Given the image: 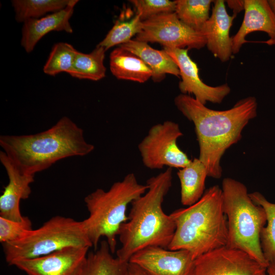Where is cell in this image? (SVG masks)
Returning <instances> with one entry per match:
<instances>
[{
  "label": "cell",
  "mask_w": 275,
  "mask_h": 275,
  "mask_svg": "<svg viewBox=\"0 0 275 275\" xmlns=\"http://www.w3.org/2000/svg\"><path fill=\"white\" fill-rule=\"evenodd\" d=\"M212 14L201 30L208 49L222 62L229 60L232 52V39L230 30L235 15L227 13L225 1H213Z\"/></svg>",
  "instance_id": "15"
},
{
  "label": "cell",
  "mask_w": 275,
  "mask_h": 275,
  "mask_svg": "<svg viewBox=\"0 0 275 275\" xmlns=\"http://www.w3.org/2000/svg\"><path fill=\"white\" fill-rule=\"evenodd\" d=\"M268 275H275V266L269 265L267 267Z\"/></svg>",
  "instance_id": "32"
},
{
  "label": "cell",
  "mask_w": 275,
  "mask_h": 275,
  "mask_svg": "<svg viewBox=\"0 0 275 275\" xmlns=\"http://www.w3.org/2000/svg\"><path fill=\"white\" fill-rule=\"evenodd\" d=\"M135 40L158 43L164 47L199 49L206 46V39L181 21L175 12L164 13L142 21L141 32Z\"/></svg>",
  "instance_id": "9"
},
{
  "label": "cell",
  "mask_w": 275,
  "mask_h": 275,
  "mask_svg": "<svg viewBox=\"0 0 275 275\" xmlns=\"http://www.w3.org/2000/svg\"><path fill=\"white\" fill-rule=\"evenodd\" d=\"M106 240L94 252H89L78 275H124L128 262L112 255Z\"/></svg>",
  "instance_id": "21"
},
{
  "label": "cell",
  "mask_w": 275,
  "mask_h": 275,
  "mask_svg": "<svg viewBox=\"0 0 275 275\" xmlns=\"http://www.w3.org/2000/svg\"><path fill=\"white\" fill-rule=\"evenodd\" d=\"M33 229L32 223L27 216L21 221L0 216V241L3 244L20 239Z\"/></svg>",
  "instance_id": "28"
},
{
  "label": "cell",
  "mask_w": 275,
  "mask_h": 275,
  "mask_svg": "<svg viewBox=\"0 0 275 275\" xmlns=\"http://www.w3.org/2000/svg\"><path fill=\"white\" fill-rule=\"evenodd\" d=\"M147 189V184H140L132 173L121 181L114 182L108 190L97 188L85 197L84 202L89 215L82 223L96 250L100 238L105 237L111 253L116 252L120 229L128 219V205Z\"/></svg>",
  "instance_id": "5"
},
{
  "label": "cell",
  "mask_w": 275,
  "mask_h": 275,
  "mask_svg": "<svg viewBox=\"0 0 275 275\" xmlns=\"http://www.w3.org/2000/svg\"><path fill=\"white\" fill-rule=\"evenodd\" d=\"M129 2L134 6L142 21L159 14L173 13L175 11V1L132 0Z\"/></svg>",
  "instance_id": "29"
},
{
  "label": "cell",
  "mask_w": 275,
  "mask_h": 275,
  "mask_svg": "<svg viewBox=\"0 0 275 275\" xmlns=\"http://www.w3.org/2000/svg\"><path fill=\"white\" fill-rule=\"evenodd\" d=\"M78 2L72 0L67 7L60 11L23 22L21 45L25 51L32 52L41 39L49 32L64 31L72 33L70 19Z\"/></svg>",
  "instance_id": "16"
},
{
  "label": "cell",
  "mask_w": 275,
  "mask_h": 275,
  "mask_svg": "<svg viewBox=\"0 0 275 275\" xmlns=\"http://www.w3.org/2000/svg\"><path fill=\"white\" fill-rule=\"evenodd\" d=\"M89 249L68 247L40 257L18 261L13 265L27 275H78Z\"/></svg>",
  "instance_id": "13"
},
{
  "label": "cell",
  "mask_w": 275,
  "mask_h": 275,
  "mask_svg": "<svg viewBox=\"0 0 275 275\" xmlns=\"http://www.w3.org/2000/svg\"><path fill=\"white\" fill-rule=\"evenodd\" d=\"M181 186V202L186 206L198 202L205 193V180L208 176L205 165L195 158L187 166L177 173Z\"/></svg>",
  "instance_id": "20"
},
{
  "label": "cell",
  "mask_w": 275,
  "mask_h": 275,
  "mask_svg": "<svg viewBox=\"0 0 275 275\" xmlns=\"http://www.w3.org/2000/svg\"><path fill=\"white\" fill-rule=\"evenodd\" d=\"M177 109L193 123L199 146V159L205 165L208 176L222 175L221 158L242 137V131L257 115L256 98L249 96L225 111L207 107L189 95L180 94L174 99Z\"/></svg>",
  "instance_id": "1"
},
{
  "label": "cell",
  "mask_w": 275,
  "mask_h": 275,
  "mask_svg": "<svg viewBox=\"0 0 275 275\" xmlns=\"http://www.w3.org/2000/svg\"><path fill=\"white\" fill-rule=\"evenodd\" d=\"M124 275H146L136 264L128 262Z\"/></svg>",
  "instance_id": "30"
},
{
  "label": "cell",
  "mask_w": 275,
  "mask_h": 275,
  "mask_svg": "<svg viewBox=\"0 0 275 275\" xmlns=\"http://www.w3.org/2000/svg\"><path fill=\"white\" fill-rule=\"evenodd\" d=\"M227 4L229 7L233 10L234 12V15L240 12L241 11L244 9V1H233L230 0L227 1Z\"/></svg>",
  "instance_id": "31"
},
{
  "label": "cell",
  "mask_w": 275,
  "mask_h": 275,
  "mask_svg": "<svg viewBox=\"0 0 275 275\" xmlns=\"http://www.w3.org/2000/svg\"><path fill=\"white\" fill-rule=\"evenodd\" d=\"M176 229L168 247L188 251L194 259L226 246L228 226L223 206L222 190L210 187L195 204L170 214Z\"/></svg>",
  "instance_id": "4"
},
{
  "label": "cell",
  "mask_w": 275,
  "mask_h": 275,
  "mask_svg": "<svg viewBox=\"0 0 275 275\" xmlns=\"http://www.w3.org/2000/svg\"><path fill=\"white\" fill-rule=\"evenodd\" d=\"M105 49L99 45L89 53L77 51L72 67L69 72L71 76L97 81L104 78L106 68L104 65Z\"/></svg>",
  "instance_id": "22"
},
{
  "label": "cell",
  "mask_w": 275,
  "mask_h": 275,
  "mask_svg": "<svg viewBox=\"0 0 275 275\" xmlns=\"http://www.w3.org/2000/svg\"><path fill=\"white\" fill-rule=\"evenodd\" d=\"M142 21L137 13L132 18L124 19L120 17L116 20L112 28L98 45L106 51L117 45H121L131 40L141 31Z\"/></svg>",
  "instance_id": "26"
},
{
  "label": "cell",
  "mask_w": 275,
  "mask_h": 275,
  "mask_svg": "<svg viewBox=\"0 0 275 275\" xmlns=\"http://www.w3.org/2000/svg\"><path fill=\"white\" fill-rule=\"evenodd\" d=\"M194 275H267V267L245 253L226 246L195 260Z\"/></svg>",
  "instance_id": "10"
},
{
  "label": "cell",
  "mask_w": 275,
  "mask_h": 275,
  "mask_svg": "<svg viewBox=\"0 0 275 275\" xmlns=\"http://www.w3.org/2000/svg\"><path fill=\"white\" fill-rule=\"evenodd\" d=\"M109 66L119 79L143 83L153 75L151 69L140 57L120 46L110 53Z\"/></svg>",
  "instance_id": "19"
},
{
  "label": "cell",
  "mask_w": 275,
  "mask_h": 275,
  "mask_svg": "<svg viewBox=\"0 0 275 275\" xmlns=\"http://www.w3.org/2000/svg\"><path fill=\"white\" fill-rule=\"evenodd\" d=\"M222 190L228 226L226 246L245 253L267 267L260 240L267 221L264 209L253 202L245 185L235 179L224 178Z\"/></svg>",
  "instance_id": "6"
},
{
  "label": "cell",
  "mask_w": 275,
  "mask_h": 275,
  "mask_svg": "<svg viewBox=\"0 0 275 275\" xmlns=\"http://www.w3.org/2000/svg\"><path fill=\"white\" fill-rule=\"evenodd\" d=\"M249 196L254 203L261 206L265 212L267 221L260 232V244L268 266H275V203L268 201L258 191L250 193Z\"/></svg>",
  "instance_id": "23"
},
{
  "label": "cell",
  "mask_w": 275,
  "mask_h": 275,
  "mask_svg": "<svg viewBox=\"0 0 275 275\" xmlns=\"http://www.w3.org/2000/svg\"><path fill=\"white\" fill-rule=\"evenodd\" d=\"M140 57L153 72L152 79L155 82L162 80L167 74L179 77L178 67L171 57L164 50L152 48L147 43L130 40L119 45Z\"/></svg>",
  "instance_id": "18"
},
{
  "label": "cell",
  "mask_w": 275,
  "mask_h": 275,
  "mask_svg": "<svg viewBox=\"0 0 275 275\" xmlns=\"http://www.w3.org/2000/svg\"><path fill=\"white\" fill-rule=\"evenodd\" d=\"M8 264L50 254L68 247L93 246L82 221L57 215L17 241L3 244Z\"/></svg>",
  "instance_id": "7"
},
{
  "label": "cell",
  "mask_w": 275,
  "mask_h": 275,
  "mask_svg": "<svg viewBox=\"0 0 275 275\" xmlns=\"http://www.w3.org/2000/svg\"><path fill=\"white\" fill-rule=\"evenodd\" d=\"M72 0H13L11 1L18 22L39 18L67 7Z\"/></svg>",
  "instance_id": "24"
},
{
  "label": "cell",
  "mask_w": 275,
  "mask_h": 275,
  "mask_svg": "<svg viewBox=\"0 0 275 275\" xmlns=\"http://www.w3.org/2000/svg\"><path fill=\"white\" fill-rule=\"evenodd\" d=\"M211 0H177L175 11L179 19L191 29L201 32L209 19Z\"/></svg>",
  "instance_id": "25"
},
{
  "label": "cell",
  "mask_w": 275,
  "mask_h": 275,
  "mask_svg": "<svg viewBox=\"0 0 275 275\" xmlns=\"http://www.w3.org/2000/svg\"><path fill=\"white\" fill-rule=\"evenodd\" d=\"M0 146L22 173L34 176L60 160L84 156L94 149L82 129L66 116L41 132L1 135Z\"/></svg>",
  "instance_id": "3"
},
{
  "label": "cell",
  "mask_w": 275,
  "mask_h": 275,
  "mask_svg": "<svg viewBox=\"0 0 275 275\" xmlns=\"http://www.w3.org/2000/svg\"><path fill=\"white\" fill-rule=\"evenodd\" d=\"M264 43L267 44L268 45H273L275 44V36L272 39H269L268 40L264 41Z\"/></svg>",
  "instance_id": "34"
},
{
  "label": "cell",
  "mask_w": 275,
  "mask_h": 275,
  "mask_svg": "<svg viewBox=\"0 0 275 275\" xmlns=\"http://www.w3.org/2000/svg\"><path fill=\"white\" fill-rule=\"evenodd\" d=\"M77 50L68 43L59 42L52 47L43 67V72L54 76L61 72L69 73L71 70Z\"/></svg>",
  "instance_id": "27"
},
{
  "label": "cell",
  "mask_w": 275,
  "mask_h": 275,
  "mask_svg": "<svg viewBox=\"0 0 275 275\" xmlns=\"http://www.w3.org/2000/svg\"><path fill=\"white\" fill-rule=\"evenodd\" d=\"M128 262L138 265L146 275H194L195 259L184 250L149 246L133 254Z\"/></svg>",
  "instance_id": "11"
},
{
  "label": "cell",
  "mask_w": 275,
  "mask_h": 275,
  "mask_svg": "<svg viewBox=\"0 0 275 275\" xmlns=\"http://www.w3.org/2000/svg\"><path fill=\"white\" fill-rule=\"evenodd\" d=\"M182 135L175 122L168 120L153 125L138 145L144 166L157 170L164 167L180 169L188 166L191 160L177 144Z\"/></svg>",
  "instance_id": "8"
},
{
  "label": "cell",
  "mask_w": 275,
  "mask_h": 275,
  "mask_svg": "<svg viewBox=\"0 0 275 275\" xmlns=\"http://www.w3.org/2000/svg\"><path fill=\"white\" fill-rule=\"evenodd\" d=\"M244 15L241 26L232 37L233 54L238 53L242 45L248 41L250 33L260 31L272 39L275 36V15L266 0H244Z\"/></svg>",
  "instance_id": "17"
},
{
  "label": "cell",
  "mask_w": 275,
  "mask_h": 275,
  "mask_svg": "<svg viewBox=\"0 0 275 275\" xmlns=\"http://www.w3.org/2000/svg\"><path fill=\"white\" fill-rule=\"evenodd\" d=\"M0 161L9 179L0 197V216L21 221L24 216L20 212V202L29 198L35 176L22 173L3 150L0 151Z\"/></svg>",
  "instance_id": "14"
},
{
  "label": "cell",
  "mask_w": 275,
  "mask_h": 275,
  "mask_svg": "<svg viewBox=\"0 0 275 275\" xmlns=\"http://www.w3.org/2000/svg\"><path fill=\"white\" fill-rule=\"evenodd\" d=\"M147 191L131 203L128 221L120 229L121 246L117 257L128 262L140 250L149 246L168 249L176 226L170 214H166L162 203L172 184V169L149 178Z\"/></svg>",
  "instance_id": "2"
},
{
  "label": "cell",
  "mask_w": 275,
  "mask_h": 275,
  "mask_svg": "<svg viewBox=\"0 0 275 275\" xmlns=\"http://www.w3.org/2000/svg\"><path fill=\"white\" fill-rule=\"evenodd\" d=\"M267 2L272 12L275 15V0H269Z\"/></svg>",
  "instance_id": "33"
},
{
  "label": "cell",
  "mask_w": 275,
  "mask_h": 275,
  "mask_svg": "<svg viewBox=\"0 0 275 275\" xmlns=\"http://www.w3.org/2000/svg\"><path fill=\"white\" fill-rule=\"evenodd\" d=\"M164 50L179 69L182 80L178 86L181 94H193L196 100L205 105L208 101L221 103L230 93L231 89L227 84L212 87L201 80L197 65L188 54V49L164 47Z\"/></svg>",
  "instance_id": "12"
}]
</instances>
